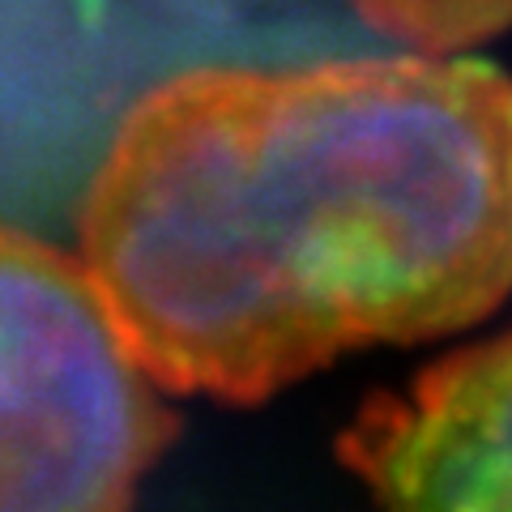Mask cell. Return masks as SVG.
Returning <instances> with one entry per match:
<instances>
[{
	"mask_svg": "<svg viewBox=\"0 0 512 512\" xmlns=\"http://www.w3.org/2000/svg\"><path fill=\"white\" fill-rule=\"evenodd\" d=\"M171 427L82 261L0 222V512H133Z\"/></svg>",
	"mask_w": 512,
	"mask_h": 512,
	"instance_id": "obj_2",
	"label": "cell"
},
{
	"mask_svg": "<svg viewBox=\"0 0 512 512\" xmlns=\"http://www.w3.org/2000/svg\"><path fill=\"white\" fill-rule=\"evenodd\" d=\"M372 512H512V338L457 350L342 440Z\"/></svg>",
	"mask_w": 512,
	"mask_h": 512,
	"instance_id": "obj_3",
	"label": "cell"
},
{
	"mask_svg": "<svg viewBox=\"0 0 512 512\" xmlns=\"http://www.w3.org/2000/svg\"><path fill=\"white\" fill-rule=\"evenodd\" d=\"M367 26L410 52L448 56L512 26V0H350Z\"/></svg>",
	"mask_w": 512,
	"mask_h": 512,
	"instance_id": "obj_4",
	"label": "cell"
},
{
	"mask_svg": "<svg viewBox=\"0 0 512 512\" xmlns=\"http://www.w3.org/2000/svg\"><path fill=\"white\" fill-rule=\"evenodd\" d=\"M82 269L158 389L256 402L512 286V86L453 56L192 69L128 107Z\"/></svg>",
	"mask_w": 512,
	"mask_h": 512,
	"instance_id": "obj_1",
	"label": "cell"
}]
</instances>
